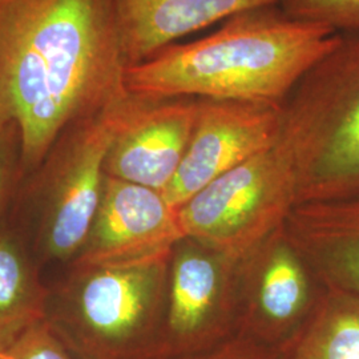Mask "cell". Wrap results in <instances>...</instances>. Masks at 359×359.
I'll return each instance as SVG.
<instances>
[{
    "label": "cell",
    "instance_id": "4",
    "mask_svg": "<svg viewBox=\"0 0 359 359\" xmlns=\"http://www.w3.org/2000/svg\"><path fill=\"white\" fill-rule=\"evenodd\" d=\"M170 256L75 268L59 301L92 358L168 359Z\"/></svg>",
    "mask_w": 359,
    "mask_h": 359
},
{
    "label": "cell",
    "instance_id": "11",
    "mask_svg": "<svg viewBox=\"0 0 359 359\" xmlns=\"http://www.w3.org/2000/svg\"><path fill=\"white\" fill-rule=\"evenodd\" d=\"M197 109L196 97L135 95L109 148L105 175L164 192L189 147Z\"/></svg>",
    "mask_w": 359,
    "mask_h": 359
},
{
    "label": "cell",
    "instance_id": "13",
    "mask_svg": "<svg viewBox=\"0 0 359 359\" xmlns=\"http://www.w3.org/2000/svg\"><path fill=\"white\" fill-rule=\"evenodd\" d=\"M285 228L322 286L359 294V196L297 204Z\"/></svg>",
    "mask_w": 359,
    "mask_h": 359
},
{
    "label": "cell",
    "instance_id": "17",
    "mask_svg": "<svg viewBox=\"0 0 359 359\" xmlns=\"http://www.w3.org/2000/svg\"><path fill=\"white\" fill-rule=\"evenodd\" d=\"M11 353L16 359H71L41 322L27 329Z\"/></svg>",
    "mask_w": 359,
    "mask_h": 359
},
{
    "label": "cell",
    "instance_id": "2",
    "mask_svg": "<svg viewBox=\"0 0 359 359\" xmlns=\"http://www.w3.org/2000/svg\"><path fill=\"white\" fill-rule=\"evenodd\" d=\"M341 32L295 19L280 6L233 15L216 32L175 43L129 65V93L283 105L299 80L338 43Z\"/></svg>",
    "mask_w": 359,
    "mask_h": 359
},
{
    "label": "cell",
    "instance_id": "8",
    "mask_svg": "<svg viewBox=\"0 0 359 359\" xmlns=\"http://www.w3.org/2000/svg\"><path fill=\"white\" fill-rule=\"evenodd\" d=\"M308 261L285 224L238 264V333L283 351L321 294Z\"/></svg>",
    "mask_w": 359,
    "mask_h": 359
},
{
    "label": "cell",
    "instance_id": "12",
    "mask_svg": "<svg viewBox=\"0 0 359 359\" xmlns=\"http://www.w3.org/2000/svg\"><path fill=\"white\" fill-rule=\"evenodd\" d=\"M129 65L233 15L283 0H109Z\"/></svg>",
    "mask_w": 359,
    "mask_h": 359
},
{
    "label": "cell",
    "instance_id": "9",
    "mask_svg": "<svg viewBox=\"0 0 359 359\" xmlns=\"http://www.w3.org/2000/svg\"><path fill=\"white\" fill-rule=\"evenodd\" d=\"M283 105L198 99L192 137L176 176L163 192L179 208L208 184L274 147Z\"/></svg>",
    "mask_w": 359,
    "mask_h": 359
},
{
    "label": "cell",
    "instance_id": "10",
    "mask_svg": "<svg viewBox=\"0 0 359 359\" xmlns=\"http://www.w3.org/2000/svg\"><path fill=\"white\" fill-rule=\"evenodd\" d=\"M184 238L177 209L163 192L107 176L100 205L74 268L169 257Z\"/></svg>",
    "mask_w": 359,
    "mask_h": 359
},
{
    "label": "cell",
    "instance_id": "20",
    "mask_svg": "<svg viewBox=\"0 0 359 359\" xmlns=\"http://www.w3.org/2000/svg\"><path fill=\"white\" fill-rule=\"evenodd\" d=\"M0 359H16L11 351H6L0 348Z\"/></svg>",
    "mask_w": 359,
    "mask_h": 359
},
{
    "label": "cell",
    "instance_id": "15",
    "mask_svg": "<svg viewBox=\"0 0 359 359\" xmlns=\"http://www.w3.org/2000/svg\"><path fill=\"white\" fill-rule=\"evenodd\" d=\"M47 293L23 249L0 234V332L29 329L43 317Z\"/></svg>",
    "mask_w": 359,
    "mask_h": 359
},
{
    "label": "cell",
    "instance_id": "18",
    "mask_svg": "<svg viewBox=\"0 0 359 359\" xmlns=\"http://www.w3.org/2000/svg\"><path fill=\"white\" fill-rule=\"evenodd\" d=\"M179 359H281V354L250 338L234 335L218 346Z\"/></svg>",
    "mask_w": 359,
    "mask_h": 359
},
{
    "label": "cell",
    "instance_id": "16",
    "mask_svg": "<svg viewBox=\"0 0 359 359\" xmlns=\"http://www.w3.org/2000/svg\"><path fill=\"white\" fill-rule=\"evenodd\" d=\"M280 7L295 19L318 23L335 32L359 31V0H283Z\"/></svg>",
    "mask_w": 359,
    "mask_h": 359
},
{
    "label": "cell",
    "instance_id": "6",
    "mask_svg": "<svg viewBox=\"0 0 359 359\" xmlns=\"http://www.w3.org/2000/svg\"><path fill=\"white\" fill-rule=\"evenodd\" d=\"M135 100H124L75 124L56 144L48 167L41 246L52 259L76 257L100 205L105 160ZM55 145V147H56Z\"/></svg>",
    "mask_w": 359,
    "mask_h": 359
},
{
    "label": "cell",
    "instance_id": "5",
    "mask_svg": "<svg viewBox=\"0 0 359 359\" xmlns=\"http://www.w3.org/2000/svg\"><path fill=\"white\" fill-rule=\"evenodd\" d=\"M297 204L294 170L280 142L208 184L177 208L187 238L240 264Z\"/></svg>",
    "mask_w": 359,
    "mask_h": 359
},
{
    "label": "cell",
    "instance_id": "3",
    "mask_svg": "<svg viewBox=\"0 0 359 359\" xmlns=\"http://www.w3.org/2000/svg\"><path fill=\"white\" fill-rule=\"evenodd\" d=\"M283 112L278 142L294 170L297 204L359 196V31L341 34Z\"/></svg>",
    "mask_w": 359,
    "mask_h": 359
},
{
    "label": "cell",
    "instance_id": "1",
    "mask_svg": "<svg viewBox=\"0 0 359 359\" xmlns=\"http://www.w3.org/2000/svg\"><path fill=\"white\" fill-rule=\"evenodd\" d=\"M109 0H0V121L39 167L65 132L128 97Z\"/></svg>",
    "mask_w": 359,
    "mask_h": 359
},
{
    "label": "cell",
    "instance_id": "19",
    "mask_svg": "<svg viewBox=\"0 0 359 359\" xmlns=\"http://www.w3.org/2000/svg\"><path fill=\"white\" fill-rule=\"evenodd\" d=\"M15 148L20 152L18 129L13 123L0 121V209L10 189Z\"/></svg>",
    "mask_w": 359,
    "mask_h": 359
},
{
    "label": "cell",
    "instance_id": "7",
    "mask_svg": "<svg viewBox=\"0 0 359 359\" xmlns=\"http://www.w3.org/2000/svg\"><path fill=\"white\" fill-rule=\"evenodd\" d=\"M237 333L238 264L185 237L169 259L167 358L205 351Z\"/></svg>",
    "mask_w": 359,
    "mask_h": 359
},
{
    "label": "cell",
    "instance_id": "14",
    "mask_svg": "<svg viewBox=\"0 0 359 359\" xmlns=\"http://www.w3.org/2000/svg\"><path fill=\"white\" fill-rule=\"evenodd\" d=\"M281 359H359V294L322 287L317 304Z\"/></svg>",
    "mask_w": 359,
    "mask_h": 359
}]
</instances>
